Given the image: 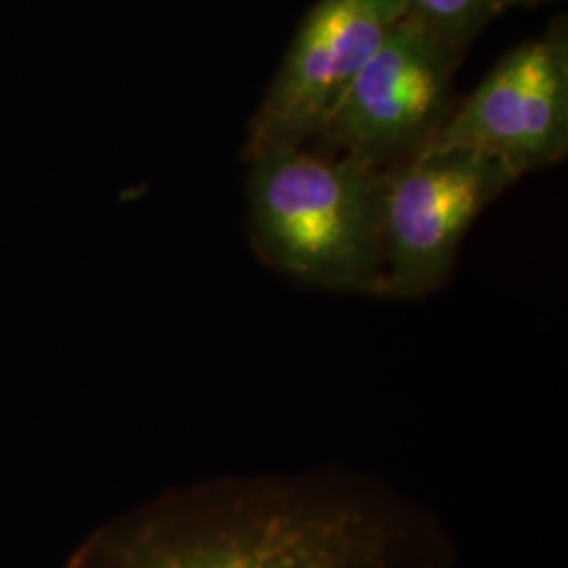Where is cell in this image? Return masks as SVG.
Listing matches in <instances>:
<instances>
[{
	"instance_id": "ba28073f",
	"label": "cell",
	"mask_w": 568,
	"mask_h": 568,
	"mask_svg": "<svg viewBox=\"0 0 568 568\" xmlns=\"http://www.w3.org/2000/svg\"><path fill=\"white\" fill-rule=\"evenodd\" d=\"M539 2H546V0H504V4H525V7H532V4H539Z\"/></svg>"
},
{
	"instance_id": "3957f363",
	"label": "cell",
	"mask_w": 568,
	"mask_h": 568,
	"mask_svg": "<svg viewBox=\"0 0 568 568\" xmlns=\"http://www.w3.org/2000/svg\"><path fill=\"white\" fill-rule=\"evenodd\" d=\"M516 175L464 145H426L386 169V295L424 297L447 281L467 230Z\"/></svg>"
},
{
	"instance_id": "5b68a950",
	"label": "cell",
	"mask_w": 568,
	"mask_h": 568,
	"mask_svg": "<svg viewBox=\"0 0 568 568\" xmlns=\"http://www.w3.org/2000/svg\"><path fill=\"white\" fill-rule=\"evenodd\" d=\"M405 16V0H321L305 16L251 119L244 161L314 142Z\"/></svg>"
},
{
	"instance_id": "277c9868",
	"label": "cell",
	"mask_w": 568,
	"mask_h": 568,
	"mask_svg": "<svg viewBox=\"0 0 568 568\" xmlns=\"http://www.w3.org/2000/svg\"><path fill=\"white\" fill-rule=\"evenodd\" d=\"M462 55L405 16L366 61L314 142L318 150L389 169L424 150L447 122Z\"/></svg>"
},
{
	"instance_id": "8992f818",
	"label": "cell",
	"mask_w": 568,
	"mask_h": 568,
	"mask_svg": "<svg viewBox=\"0 0 568 568\" xmlns=\"http://www.w3.org/2000/svg\"><path fill=\"white\" fill-rule=\"evenodd\" d=\"M427 145L487 152L516 180L560 163L568 152L567 20L504 55Z\"/></svg>"
},
{
	"instance_id": "7a4b0ae2",
	"label": "cell",
	"mask_w": 568,
	"mask_h": 568,
	"mask_svg": "<svg viewBox=\"0 0 568 568\" xmlns=\"http://www.w3.org/2000/svg\"><path fill=\"white\" fill-rule=\"evenodd\" d=\"M246 163L251 234L267 264L326 291L386 295V169L307 145Z\"/></svg>"
},
{
	"instance_id": "6da1fadb",
	"label": "cell",
	"mask_w": 568,
	"mask_h": 568,
	"mask_svg": "<svg viewBox=\"0 0 568 568\" xmlns=\"http://www.w3.org/2000/svg\"><path fill=\"white\" fill-rule=\"evenodd\" d=\"M426 539L356 490L196 488L100 528L65 568H427Z\"/></svg>"
},
{
	"instance_id": "52a82bcc",
	"label": "cell",
	"mask_w": 568,
	"mask_h": 568,
	"mask_svg": "<svg viewBox=\"0 0 568 568\" xmlns=\"http://www.w3.org/2000/svg\"><path fill=\"white\" fill-rule=\"evenodd\" d=\"M406 16L462 55L504 9V0H405Z\"/></svg>"
}]
</instances>
